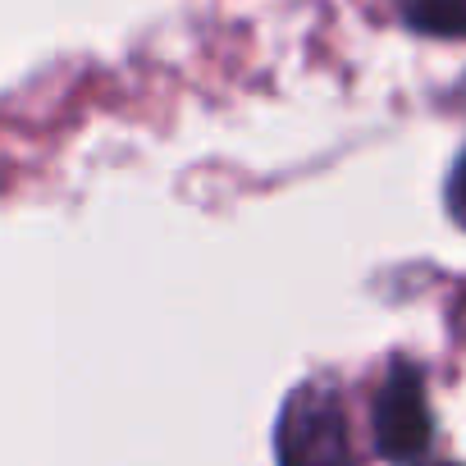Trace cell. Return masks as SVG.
I'll list each match as a JSON object with an SVG mask.
<instances>
[{"label":"cell","instance_id":"cell-2","mask_svg":"<svg viewBox=\"0 0 466 466\" xmlns=\"http://www.w3.org/2000/svg\"><path fill=\"white\" fill-rule=\"evenodd\" d=\"M434 420L425 402V375L411 361H393L375 393V448L389 461H411L430 448Z\"/></svg>","mask_w":466,"mask_h":466},{"label":"cell","instance_id":"cell-1","mask_svg":"<svg viewBox=\"0 0 466 466\" xmlns=\"http://www.w3.org/2000/svg\"><path fill=\"white\" fill-rule=\"evenodd\" d=\"M279 466H352V434L343 398L329 380L298 384L275 420Z\"/></svg>","mask_w":466,"mask_h":466},{"label":"cell","instance_id":"cell-4","mask_svg":"<svg viewBox=\"0 0 466 466\" xmlns=\"http://www.w3.org/2000/svg\"><path fill=\"white\" fill-rule=\"evenodd\" d=\"M443 201H448V215L466 228V151L457 156V165H452V174H448V192H443Z\"/></svg>","mask_w":466,"mask_h":466},{"label":"cell","instance_id":"cell-5","mask_svg":"<svg viewBox=\"0 0 466 466\" xmlns=\"http://www.w3.org/2000/svg\"><path fill=\"white\" fill-rule=\"evenodd\" d=\"M434 466H452V461H434Z\"/></svg>","mask_w":466,"mask_h":466},{"label":"cell","instance_id":"cell-3","mask_svg":"<svg viewBox=\"0 0 466 466\" xmlns=\"http://www.w3.org/2000/svg\"><path fill=\"white\" fill-rule=\"evenodd\" d=\"M407 28L420 37L466 42V0H407Z\"/></svg>","mask_w":466,"mask_h":466}]
</instances>
